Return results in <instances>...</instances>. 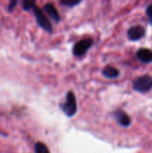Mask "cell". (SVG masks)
<instances>
[{"label":"cell","instance_id":"cell-1","mask_svg":"<svg viewBox=\"0 0 152 153\" xmlns=\"http://www.w3.org/2000/svg\"><path fill=\"white\" fill-rule=\"evenodd\" d=\"M133 86L136 91L147 92L152 88V78L149 75L140 76L133 81Z\"/></svg>","mask_w":152,"mask_h":153},{"label":"cell","instance_id":"cell-2","mask_svg":"<svg viewBox=\"0 0 152 153\" xmlns=\"http://www.w3.org/2000/svg\"><path fill=\"white\" fill-rule=\"evenodd\" d=\"M62 108L64 112L68 116L72 117L76 113L77 110V102L75 95L73 91H69L66 95V101L62 105Z\"/></svg>","mask_w":152,"mask_h":153},{"label":"cell","instance_id":"cell-3","mask_svg":"<svg viewBox=\"0 0 152 153\" xmlns=\"http://www.w3.org/2000/svg\"><path fill=\"white\" fill-rule=\"evenodd\" d=\"M33 10H34V14H35V17H36L38 24L42 29H44L46 31H47L49 33L52 32V24L50 23V22L47 19V17L45 15L44 12L40 8L37 7V6H35L33 8Z\"/></svg>","mask_w":152,"mask_h":153},{"label":"cell","instance_id":"cell-4","mask_svg":"<svg viewBox=\"0 0 152 153\" xmlns=\"http://www.w3.org/2000/svg\"><path fill=\"white\" fill-rule=\"evenodd\" d=\"M92 44H93V40L90 38L84 39H82V40L78 41L74 45V47L73 48V55L76 56H83L90 48V47L92 46Z\"/></svg>","mask_w":152,"mask_h":153},{"label":"cell","instance_id":"cell-5","mask_svg":"<svg viewBox=\"0 0 152 153\" xmlns=\"http://www.w3.org/2000/svg\"><path fill=\"white\" fill-rule=\"evenodd\" d=\"M145 34V30L143 27L142 26H133L131 28H129V30H127V36L129 38V39L135 41V40H139L140 39H142Z\"/></svg>","mask_w":152,"mask_h":153},{"label":"cell","instance_id":"cell-6","mask_svg":"<svg viewBox=\"0 0 152 153\" xmlns=\"http://www.w3.org/2000/svg\"><path fill=\"white\" fill-rule=\"evenodd\" d=\"M136 56L143 63H151L152 61V51L148 48H141L136 53Z\"/></svg>","mask_w":152,"mask_h":153},{"label":"cell","instance_id":"cell-7","mask_svg":"<svg viewBox=\"0 0 152 153\" xmlns=\"http://www.w3.org/2000/svg\"><path fill=\"white\" fill-rule=\"evenodd\" d=\"M44 10L47 12V13L51 17V19L56 22H58L60 21V15L58 11L56 10V8L55 7V5L53 4H46L44 5Z\"/></svg>","mask_w":152,"mask_h":153},{"label":"cell","instance_id":"cell-8","mask_svg":"<svg viewBox=\"0 0 152 153\" xmlns=\"http://www.w3.org/2000/svg\"><path fill=\"white\" fill-rule=\"evenodd\" d=\"M102 74L103 76H105L106 78H108V79H114V78H116L118 75H119V71L113 67V66H110V65H108L106 66L103 70H102Z\"/></svg>","mask_w":152,"mask_h":153},{"label":"cell","instance_id":"cell-9","mask_svg":"<svg viewBox=\"0 0 152 153\" xmlns=\"http://www.w3.org/2000/svg\"><path fill=\"white\" fill-rule=\"evenodd\" d=\"M116 118L119 122V124L123 126H128L131 124V119L130 117L127 116V114H125L123 111H119L116 113Z\"/></svg>","mask_w":152,"mask_h":153},{"label":"cell","instance_id":"cell-10","mask_svg":"<svg viewBox=\"0 0 152 153\" xmlns=\"http://www.w3.org/2000/svg\"><path fill=\"white\" fill-rule=\"evenodd\" d=\"M35 153H50L46 144L42 143H37L35 144Z\"/></svg>","mask_w":152,"mask_h":153},{"label":"cell","instance_id":"cell-11","mask_svg":"<svg viewBox=\"0 0 152 153\" xmlns=\"http://www.w3.org/2000/svg\"><path fill=\"white\" fill-rule=\"evenodd\" d=\"M22 4L24 10H30L35 7V0H22Z\"/></svg>","mask_w":152,"mask_h":153},{"label":"cell","instance_id":"cell-12","mask_svg":"<svg viewBox=\"0 0 152 153\" xmlns=\"http://www.w3.org/2000/svg\"><path fill=\"white\" fill-rule=\"evenodd\" d=\"M82 0H61V4L68 7H73L78 4H80Z\"/></svg>","mask_w":152,"mask_h":153},{"label":"cell","instance_id":"cell-13","mask_svg":"<svg viewBox=\"0 0 152 153\" xmlns=\"http://www.w3.org/2000/svg\"><path fill=\"white\" fill-rule=\"evenodd\" d=\"M146 13H147V16L151 22V23H152V4H150L148 7H147V10H146Z\"/></svg>","mask_w":152,"mask_h":153},{"label":"cell","instance_id":"cell-14","mask_svg":"<svg viewBox=\"0 0 152 153\" xmlns=\"http://www.w3.org/2000/svg\"><path fill=\"white\" fill-rule=\"evenodd\" d=\"M16 4H17V0H10L9 4H8V10L12 11L14 8V6L16 5Z\"/></svg>","mask_w":152,"mask_h":153}]
</instances>
